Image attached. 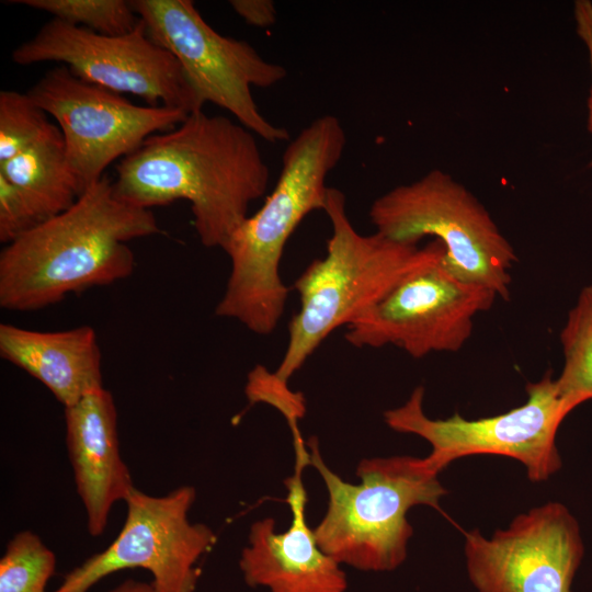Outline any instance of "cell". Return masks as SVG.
Here are the masks:
<instances>
[{"instance_id": "cell-8", "label": "cell", "mask_w": 592, "mask_h": 592, "mask_svg": "<svg viewBox=\"0 0 592 592\" xmlns=\"http://www.w3.org/2000/svg\"><path fill=\"white\" fill-rule=\"evenodd\" d=\"M526 392L522 406L497 415L431 419L423 411L424 388L418 386L402 406L384 412V421L394 431L426 440L432 452L423 459L439 474L460 457L499 455L519 460L531 481H546L561 468L556 435L570 412L550 371L528 383Z\"/></svg>"}, {"instance_id": "cell-20", "label": "cell", "mask_w": 592, "mask_h": 592, "mask_svg": "<svg viewBox=\"0 0 592 592\" xmlns=\"http://www.w3.org/2000/svg\"><path fill=\"white\" fill-rule=\"evenodd\" d=\"M47 12L62 22L103 35H123L139 22L132 2L125 0H15Z\"/></svg>"}, {"instance_id": "cell-7", "label": "cell", "mask_w": 592, "mask_h": 592, "mask_svg": "<svg viewBox=\"0 0 592 592\" xmlns=\"http://www.w3.org/2000/svg\"><path fill=\"white\" fill-rule=\"evenodd\" d=\"M130 2L150 38L177 58L202 106L213 103L228 111L265 141L289 139L285 127L261 114L251 92L285 79L283 66L265 60L248 42L219 34L191 0Z\"/></svg>"}, {"instance_id": "cell-12", "label": "cell", "mask_w": 592, "mask_h": 592, "mask_svg": "<svg viewBox=\"0 0 592 592\" xmlns=\"http://www.w3.org/2000/svg\"><path fill=\"white\" fill-rule=\"evenodd\" d=\"M444 255L407 276L348 325L345 340L356 348L392 344L414 358L460 350L473 333L474 318L490 309L498 295L456 277Z\"/></svg>"}, {"instance_id": "cell-21", "label": "cell", "mask_w": 592, "mask_h": 592, "mask_svg": "<svg viewBox=\"0 0 592 592\" xmlns=\"http://www.w3.org/2000/svg\"><path fill=\"white\" fill-rule=\"evenodd\" d=\"M46 112L27 92H0V163L44 136L52 127Z\"/></svg>"}, {"instance_id": "cell-17", "label": "cell", "mask_w": 592, "mask_h": 592, "mask_svg": "<svg viewBox=\"0 0 592 592\" xmlns=\"http://www.w3.org/2000/svg\"><path fill=\"white\" fill-rule=\"evenodd\" d=\"M0 173L20 187L47 220L68 209L80 196L66 158L58 126L0 163Z\"/></svg>"}, {"instance_id": "cell-23", "label": "cell", "mask_w": 592, "mask_h": 592, "mask_svg": "<svg viewBox=\"0 0 592 592\" xmlns=\"http://www.w3.org/2000/svg\"><path fill=\"white\" fill-rule=\"evenodd\" d=\"M251 403L264 402L275 408L287 421L300 420L305 415V398L289 389L274 373L264 366H255L249 374L244 388Z\"/></svg>"}, {"instance_id": "cell-22", "label": "cell", "mask_w": 592, "mask_h": 592, "mask_svg": "<svg viewBox=\"0 0 592 592\" xmlns=\"http://www.w3.org/2000/svg\"><path fill=\"white\" fill-rule=\"evenodd\" d=\"M45 220L25 193L0 173V241L9 244Z\"/></svg>"}, {"instance_id": "cell-13", "label": "cell", "mask_w": 592, "mask_h": 592, "mask_svg": "<svg viewBox=\"0 0 592 592\" xmlns=\"http://www.w3.org/2000/svg\"><path fill=\"white\" fill-rule=\"evenodd\" d=\"M468 577L478 592H572L584 554L580 525L560 502L514 517L491 538L465 532Z\"/></svg>"}, {"instance_id": "cell-4", "label": "cell", "mask_w": 592, "mask_h": 592, "mask_svg": "<svg viewBox=\"0 0 592 592\" xmlns=\"http://www.w3.org/2000/svg\"><path fill=\"white\" fill-rule=\"evenodd\" d=\"M345 204L342 191L328 187L323 210L332 234L326 255L312 261L294 283L300 306L289 321L286 350L274 372L284 383L337 328L350 325L407 276L445 253L437 240L419 247L377 231L362 235Z\"/></svg>"}, {"instance_id": "cell-27", "label": "cell", "mask_w": 592, "mask_h": 592, "mask_svg": "<svg viewBox=\"0 0 592 592\" xmlns=\"http://www.w3.org/2000/svg\"><path fill=\"white\" fill-rule=\"evenodd\" d=\"M590 164H591V167H592V161H591V163H590Z\"/></svg>"}, {"instance_id": "cell-9", "label": "cell", "mask_w": 592, "mask_h": 592, "mask_svg": "<svg viewBox=\"0 0 592 592\" xmlns=\"http://www.w3.org/2000/svg\"><path fill=\"white\" fill-rule=\"evenodd\" d=\"M192 486L151 496L136 487L125 500L126 516L115 539L67 572L53 592H88L105 577L125 569L150 572L155 592H195L197 561L215 545L214 531L193 523Z\"/></svg>"}, {"instance_id": "cell-10", "label": "cell", "mask_w": 592, "mask_h": 592, "mask_svg": "<svg viewBox=\"0 0 592 592\" xmlns=\"http://www.w3.org/2000/svg\"><path fill=\"white\" fill-rule=\"evenodd\" d=\"M21 66L56 61L75 76L116 93H130L150 106H169L191 114L203 106L177 58L153 42L139 19L123 35H103L52 19L11 55Z\"/></svg>"}, {"instance_id": "cell-6", "label": "cell", "mask_w": 592, "mask_h": 592, "mask_svg": "<svg viewBox=\"0 0 592 592\" xmlns=\"http://www.w3.org/2000/svg\"><path fill=\"white\" fill-rule=\"evenodd\" d=\"M369 218L377 232L399 242L435 237L456 277L510 298L515 251L486 207L447 172L434 169L387 191L374 200Z\"/></svg>"}, {"instance_id": "cell-3", "label": "cell", "mask_w": 592, "mask_h": 592, "mask_svg": "<svg viewBox=\"0 0 592 592\" xmlns=\"http://www.w3.org/2000/svg\"><path fill=\"white\" fill-rule=\"evenodd\" d=\"M345 145L341 121L331 114L314 119L288 144L274 189L223 248L230 273L215 309L217 317L235 319L257 334L275 330L288 297L280 274L284 248L309 213L323 210L326 179Z\"/></svg>"}, {"instance_id": "cell-26", "label": "cell", "mask_w": 592, "mask_h": 592, "mask_svg": "<svg viewBox=\"0 0 592 592\" xmlns=\"http://www.w3.org/2000/svg\"><path fill=\"white\" fill-rule=\"evenodd\" d=\"M107 592H155L151 583L127 579Z\"/></svg>"}, {"instance_id": "cell-15", "label": "cell", "mask_w": 592, "mask_h": 592, "mask_svg": "<svg viewBox=\"0 0 592 592\" xmlns=\"http://www.w3.org/2000/svg\"><path fill=\"white\" fill-rule=\"evenodd\" d=\"M66 444L78 496L93 537L101 536L113 505L135 488L119 451L117 411L101 387L65 407Z\"/></svg>"}, {"instance_id": "cell-14", "label": "cell", "mask_w": 592, "mask_h": 592, "mask_svg": "<svg viewBox=\"0 0 592 592\" xmlns=\"http://www.w3.org/2000/svg\"><path fill=\"white\" fill-rule=\"evenodd\" d=\"M294 449L295 471L285 480L291 525L280 533L273 517L252 523L239 568L249 587L266 588L270 592H345V572L321 550L306 520L307 492L301 476L309 465L308 447Z\"/></svg>"}, {"instance_id": "cell-11", "label": "cell", "mask_w": 592, "mask_h": 592, "mask_svg": "<svg viewBox=\"0 0 592 592\" xmlns=\"http://www.w3.org/2000/svg\"><path fill=\"white\" fill-rule=\"evenodd\" d=\"M27 93L58 123L80 195L112 162L189 116L175 107L136 105L119 93L80 79L62 65L47 71Z\"/></svg>"}, {"instance_id": "cell-25", "label": "cell", "mask_w": 592, "mask_h": 592, "mask_svg": "<svg viewBox=\"0 0 592 592\" xmlns=\"http://www.w3.org/2000/svg\"><path fill=\"white\" fill-rule=\"evenodd\" d=\"M574 19L577 33L589 50L592 70V2L590 0L576 1ZM588 129L592 133V87L588 100Z\"/></svg>"}, {"instance_id": "cell-24", "label": "cell", "mask_w": 592, "mask_h": 592, "mask_svg": "<svg viewBox=\"0 0 592 592\" xmlns=\"http://www.w3.org/2000/svg\"><path fill=\"white\" fill-rule=\"evenodd\" d=\"M235 12L249 25L269 27L276 22V9L271 0H231Z\"/></svg>"}, {"instance_id": "cell-1", "label": "cell", "mask_w": 592, "mask_h": 592, "mask_svg": "<svg viewBox=\"0 0 592 592\" xmlns=\"http://www.w3.org/2000/svg\"><path fill=\"white\" fill-rule=\"evenodd\" d=\"M269 180L257 136L201 110L123 158L113 185L121 200L146 209L190 202L202 244L223 249L249 216L250 204L265 194Z\"/></svg>"}, {"instance_id": "cell-2", "label": "cell", "mask_w": 592, "mask_h": 592, "mask_svg": "<svg viewBox=\"0 0 592 592\" xmlns=\"http://www.w3.org/2000/svg\"><path fill=\"white\" fill-rule=\"evenodd\" d=\"M160 232L151 209L121 200L104 174L68 209L5 244L0 306L33 311L127 278L135 270L127 242Z\"/></svg>"}, {"instance_id": "cell-16", "label": "cell", "mask_w": 592, "mask_h": 592, "mask_svg": "<svg viewBox=\"0 0 592 592\" xmlns=\"http://www.w3.org/2000/svg\"><path fill=\"white\" fill-rule=\"evenodd\" d=\"M0 355L42 383L64 408L103 387L101 349L90 326L37 331L1 323Z\"/></svg>"}, {"instance_id": "cell-18", "label": "cell", "mask_w": 592, "mask_h": 592, "mask_svg": "<svg viewBox=\"0 0 592 592\" xmlns=\"http://www.w3.org/2000/svg\"><path fill=\"white\" fill-rule=\"evenodd\" d=\"M565 363L556 378L559 396L571 412L592 400V285L582 288L560 333Z\"/></svg>"}, {"instance_id": "cell-19", "label": "cell", "mask_w": 592, "mask_h": 592, "mask_svg": "<svg viewBox=\"0 0 592 592\" xmlns=\"http://www.w3.org/2000/svg\"><path fill=\"white\" fill-rule=\"evenodd\" d=\"M56 556L32 531L16 533L0 559V592H46Z\"/></svg>"}, {"instance_id": "cell-5", "label": "cell", "mask_w": 592, "mask_h": 592, "mask_svg": "<svg viewBox=\"0 0 592 592\" xmlns=\"http://www.w3.org/2000/svg\"><path fill=\"white\" fill-rule=\"evenodd\" d=\"M309 465L323 479L328 508L314 528L318 546L338 563L361 571H391L407 557L415 505L440 510L446 493L439 473L423 458L374 457L356 468L360 483L344 481L325 463L316 437L307 442Z\"/></svg>"}]
</instances>
